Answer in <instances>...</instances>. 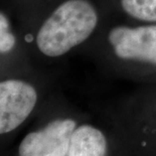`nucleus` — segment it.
<instances>
[{
  "label": "nucleus",
  "instance_id": "obj_1",
  "mask_svg": "<svg viewBox=\"0 0 156 156\" xmlns=\"http://www.w3.org/2000/svg\"><path fill=\"white\" fill-rule=\"evenodd\" d=\"M97 9L88 0H67L45 19L36 35L41 54L58 58L86 41L98 25Z\"/></svg>",
  "mask_w": 156,
  "mask_h": 156
},
{
  "label": "nucleus",
  "instance_id": "obj_2",
  "mask_svg": "<svg viewBox=\"0 0 156 156\" xmlns=\"http://www.w3.org/2000/svg\"><path fill=\"white\" fill-rule=\"evenodd\" d=\"M37 102V92L21 80L0 82V135L17 129L29 117Z\"/></svg>",
  "mask_w": 156,
  "mask_h": 156
},
{
  "label": "nucleus",
  "instance_id": "obj_3",
  "mask_svg": "<svg viewBox=\"0 0 156 156\" xmlns=\"http://www.w3.org/2000/svg\"><path fill=\"white\" fill-rule=\"evenodd\" d=\"M108 41L117 58L156 66V24L115 26Z\"/></svg>",
  "mask_w": 156,
  "mask_h": 156
},
{
  "label": "nucleus",
  "instance_id": "obj_4",
  "mask_svg": "<svg viewBox=\"0 0 156 156\" xmlns=\"http://www.w3.org/2000/svg\"><path fill=\"white\" fill-rule=\"evenodd\" d=\"M77 123L73 119H56L41 130L28 133L18 147V156H67L71 136Z\"/></svg>",
  "mask_w": 156,
  "mask_h": 156
},
{
  "label": "nucleus",
  "instance_id": "obj_5",
  "mask_svg": "<svg viewBox=\"0 0 156 156\" xmlns=\"http://www.w3.org/2000/svg\"><path fill=\"white\" fill-rule=\"evenodd\" d=\"M107 139L100 129L92 125H81L71 136L67 156H106Z\"/></svg>",
  "mask_w": 156,
  "mask_h": 156
},
{
  "label": "nucleus",
  "instance_id": "obj_6",
  "mask_svg": "<svg viewBox=\"0 0 156 156\" xmlns=\"http://www.w3.org/2000/svg\"><path fill=\"white\" fill-rule=\"evenodd\" d=\"M126 14L143 22L156 23V0H121Z\"/></svg>",
  "mask_w": 156,
  "mask_h": 156
},
{
  "label": "nucleus",
  "instance_id": "obj_7",
  "mask_svg": "<svg viewBox=\"0 0 156 156\" xmlns=\"http://www.w3.org/2000/svg\"><path fill=\"white\" fill-rule=\"evenodd\" d=\"M15 37L9 29V22L6 16L0 12V52H8L14 48Z\"/></svg>",
  "mask_w": 156,
  "mask_h": 156
}]
</instances>
